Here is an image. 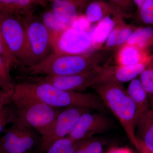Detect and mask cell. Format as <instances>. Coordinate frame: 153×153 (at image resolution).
Here are the masks:
<instances>
[{"instance_id":"40","label":"cell","mask_w":153,"mask_h":153,"mask_svg":"<svg viewBox=\"0 0 153 153\" xmlns=\"http://www.w3.org/2000/svg\"><path fill=\"white\" fill-rule=\"evenodd\" d=\"M152 67H153V66H152Z\"/></svg>"},{"instance_id":"15","label":"cell","mask_w":153,"mask_h":153,"mask_svg":"<svg viewBox=\"0 0 153 153\" xmlns=\"http://www.w3.org/2000/svg\"><path fill=\"white\" fill-rule=\"evenodd\" d=\"M124 18L121 16H108L97 23L93 30L91 32L93 49H101L118 22Z\"/></svg>"},{"instance_id":"4","label":"cell","mask_w":153,"mask_h":153,"mask_svg":"<svg viewBox=\"0 0 153 153\" xmlns=\"http://www.w3.org/2000/svg\"><path fill=\"white\" fill-rule=\"evenodd\" d=\"M9 99L15 108L12 123L22 124L34 129L41 137L51 128L61 110L24 94L12 93Z\"/></svg>"},{"instance_id":"23","label":"cell","mask_w":153,"mask_h":153,"mask_svg":"<svg viewBox=\"0 0 153 153\" xmlns=\"http://www.w3.org/2000/svg\"><path fill=\"white\" fill-rule=\"evenodd\" d=\"M12 65L0 56V87L9 97L14 87L10 74Z\"/></svg>"},{"instance_id":"8","label":"cell","mask_w":153,"mask_h":153,"mask_svg":"<svg viewBox=\"0 0 153 153\" xmlns=\"http://www.w3.org/2000/svg\"><path fill=\"white\" fill-rule=\"evenodd\" d=\"M22 18L26 27L30 50L36 64L53 53L51 52V33L42 20L35 16L33 13Z\"/></svg>"},{"instance_id":"30","label":"cell","mask_w":153,"mask_h":153,"mask_svg":"<svg viewBox=\"0 0 153 153\" xmlns=\"http://www.w3.org/2000/svg\"><path fill=\"white\" fill-rule=\"evenodd\" d=\"M91 24L84 14H80L71 23L69 27L81 31H89Z\"/></svg>"},{"instance_id":"9","label":"cell","mask_w":153,"mask_h":153,"mask_svg":"<svg viewBox=\"0 0 153 153\" xmlns=\"http://www.w3.org/2000/svg\"><path fill=\"white\" fill-rule=\"evenodd\" d=\"M12 124L0 138V151L3 153L29 152L37 143L35 129L17 123Z\"/></svg>"},{"instance_id":"6","label":"cell","mask_w":153,"mask_h":153,"mask_svg":"<svg viewBox=\"0 0 153 153\" xmlns=\"http://www.w3.org/2000/svg\"><path fill=\"white\" fill-rule=\"evenodd\" d=\"M113 75V67L99 66L90 71L67 76H30V81L46 82L67 91H82L103 82Z\"/></svg>"},{"instance_id":"33","label":"cell","mask_w":153,"mask_h":153,"mask_svg":"<svg viewBox=\"0 0 153 153\" xmlns=\"http://www.w3.org/2000/svg\"><path fill=\"white\" fill-rule=\"evenodd\" d=\"M107 153H133L131 150L126 147H115L110 149Z\"/></svg>"},{"instance_id":"17","label":"cell","mask_w":153,"mask_h":153,"mask_svg":"<svg viewBox=\"0 0 153 153\" xmlns=\"http://www.w3.org/2000/svg\"><path fill=\"white\" fill-rule=\"evenodd\" d=\"M126 91L136 107L137 125L140 119L150 110L148 96L140 79L137 78L131 81Z\"/></svg>"},{"instance_id":"18","label":"cell","mask_w":153,"mask_h":153,"mask_svg":"<svg viewBox=\"0 0 153 153\" xmlns=\"http://www.w3.org/2000/svg\"><path fill=\"white\" fill-rule=\"evenodd\" d=\"M51 1V10L59 21L67 26L70 25L82 14L76 6L68 0H52Z\"/></svg>"},{"instance_id":"37","label":"cell","mask_w":153,"mask_h":153,"mask_svg":"<svg viewBox=\"0 0 153 153\" xmlns=\"http://www.w3.org/2000/svg\"><path fill=\"white\" fill-rule=\"evenodd\" d=\"M0 153H3L2 152H1V151H0Z\"/></svg>"},{"instance_id":"5","label":"cell","mask_w":153,"mask_h":153,"mask_svg":"<svg viewBox=\"0 0 153 153\" xmlns=\"http://www.w3.org/2000/svg\"><path fill=\"white\" fill-rule=\"evenodd\" d=\"M0 30L9 49L25 67L35 64L22 17L0 10Z\"/></svg>"},{"instance_id":"26","label":"cell","mask_w":153,"mask_h":153,"mask_svg":"<svg viewBox=\"0 0 153 153\" xmlns=\"http://www.w3.org/2000/svg\"><path fill=\"white\" fill-rule=\"evenodd\" d=\"M42 19V22L49 31H58L59 34L69 27L59 21L51 10L47 11L44 13Z\"/></svg>"},{"instance_id":"31","label":"cell","mask_w":153,"mask_h":153,"mask_svg":"<svg viewBox=\"0 0 153 153\" xmlns=\"http://www.w3.org/2000/svg\"><path fill=\"white\" fill-rule=\"evenodd\" d=\"M110 1L111 2L121 10L129 15L130 12L133 6L132 0H110Z\"/></svg>"},{"instance_id":"16","label":"cell","mask_w":153,"mask_h":153,"mask_svg":"<svg viewBox=\"0 0 153 153\" xmlns=\"http://www.w3.org/2000/svg\"><path fill=\"white\" fill-rule=\"evenodd\" d=\"M136 27L127 24L122 19L118 22L102 48V51L118 49L125 44Z\"/></svg>"},{"instance_id":"14","label":"cell","mask_w":153,"mask_h":153,"mask_svg":"<svg viewBox=\"0 0 153 153\" xmlns=\"http://www.w3.org/2000/svg\"><path fill=\"white\" fill-rule=\"evenodd\" d=\"M135 134L138 146H141L153 153V112L152 110L140 119L136 126Z\"/></svg>"},{"instance_id":"13","label":"cell","mask_w":153,"mask_h":153,"mask_svg":"<svg viewBox=\"0 0 153 153\" xmlns=\"http://www.w3.org/2000/svg\"><path fill=\"white\" fill-rule=\"evenodd\" d=\"M115 60L117 66H130L141 63L151 64L153 57L147 50L125 44L117 49Z\"/></svg>"},{"instance_id":"19","label":"cell","mask_w":153,"mask_h":153,"mask_svg":"<svg viewBox=\"0 0 153 153\" xmlns=\"http://www.w3.org/2000/svg\"><path fill=\"white\" fill-rule=\"evenodd\" d=\"M38 4L37 0H0V10L24 17L33 13V7Z\"/></svg>"},{"instance_id":"38","label":"cell","mask_w":153,"mask_h":153,"mask_svg":"<svg viewBox=\"0 0 153 153\" xmlns=\"http://www.w3.org/2000/svg\"><path fill=\"white\" fill-rule=\"evenodd\" d=\"M151 110H152V111L153 112V108H152V109Z\"/></svg>"},{"instance_id":"11","label":"cell","mask_w":153,"mask_h":153,"mask_svg":"<svg viewBox=\"0 0 153 153\" xmlns=\"http://www.w3.org/2000/svg\"><path fill=\"white\" fill-rule=\"evenodd\" d=\"M59 53L77 55L93 49L90 31H81L69 27L59 34L57 41Z\"/></svg>"},{"instance_id":"39","label":"cell","mask_w":153,"mask_h":153,"mask_svg":"<svg viewBox=\"0 0 153 153\" xmlns=\"http://www.w3.org/2000/svg\"><path fill=\"white\" fill-rule=\"evenodd\" d=\"M4 104H5V103H4ZM3 105H4V104H3ZM1 105V106H0V107H1V106H2V105Z\"/></svg>"},{"instance_id":"41","label":"cell","mask_w":153,"mask_h":153,"mask_svg":"<svg viewBox=\"0 0 153 153\" xmlns=\"http://www.w3.org/2000/svg\"><path fill=\"white\" fill-rule=\"evenodd\" d=\"M29 153V152H28V153Z\"/></svg>"},{"instance_id":"7","label":"cell","mask_w":153,"mask_h":153,"mask_svg":"<svg viewBox=\"0 0 153 153\" xmlns=\"http://www.w3.org/2000/svg\"><path fill=\"white\" fill-rule=\"evenodd\" d=\"M92 111L82 107H72L61 110L51 128L41 137L39 147L40 152L44 153L56 141L67 137L80 116Z\"/></svg>"},{"instance_id":"29","label":"cell","mask_w":153,"mask_h":153,"mask_svg":"<svg viewBox=\"0 0 153 153\" xmlns=\"http://www.w3.org/2000/svg\"><path fill=\"white\" fill-rule=\"evenodd\" d=\"M0 56L12 66L20 63L18 59L11 52L0 30Z\"/></svg>"},{"instance_id":"12","label":"cell","mask_w":153,"mask_h":153,"mask_svg":"<svg viewBox=\"0 0 153 153\" xmlns=\"http://www.w3.org/2000/svg\"><path fill=\"white\" fill-rule=\"evenodd\" d=\"M84 15L91 24L97 23L108 16H121L126 18L128 15L111 2L104 0H92L88 3Z\"/></svg>"},{"instance_id":"35","label":"cell","mask_w":153,"mask_h":153,"mask_svg":"<svg viewBox=\"0 0 153 153\" xmlns=\"http://www.w3.org/2000/svg\"><path fill=\"white\" fill-rule=\"evenodd\" d=\"M132 1L134 4L137 6V7L138 9L147 0H132Z\"/></svg>"},{"instance_id":"3","label":"cell","mask_w":153,"mask_h":153,"mask_svg":"<svg viewBox=\"0 0 153 153\" xmlns=\"http://www.w3.org/2000/svg\"><path fill=\"white\" fill-rule=\"evenodd\" d=\"M100 53L69 55L54 52L35 65L25 67L30 76H67L83 73L100 66Z\"/></svg>"},{"instance_id":"28","label":"cell","mask_w":153,"mask_h":153,"mask_svg":"<svg viewBox=\"0 0 153 153\" xmlns=\"http://www.w3.org/2000/svg\"><path fill=\"white\" fill-rule=\"evenodd\" d=\"M102 144L94 139H88L74 153H102Z\"/></svg>"},{"instance_id":"21","label":"cell","mask_w":153,"mask_h":153,"mask_svg":"<svg viewBox=\"0 0 153 153\" xmlns=\"http://www.w3.org/2000/svg\"><path fill=\"white\" fill-rule=\"evenodd\" d=\"M151 64L141 63L130 66H116L113 67L114 76L118 82L121 83L131 81Z\"/></svg>"},{"instance_id":"20","label":"cell","mask_w":153,"mask_h":153,"mask_svg":"<svg viewBox=\"0 0 153 153\" xmlns=\"http://www.w3.org/2000/svg\"><path fill=\"white\" fill-rule=\"evenodd\" d=\"M126 44L147 50L153 46V27L136 28Z\"/></svg>"},{"instance_id":"22","label":"cell","mask_w":153,"mask_h":153,"mask_svg":"<svg viewBox=\"0 0 153 153\" xmlns=\"http://www.w3.org/2000/svg\"><path fill=\"white\" fill-rule=\"evenodd\" d=\"M87 140L75 141L67 136L56 141L44 153H74Z\"/></svg>"},{"instance_id":"1","label":"cell","mask_w":153,"mask_h":153,"mask_svg":"<svg viewBox=\"0 0 153 153\" xmlns=\"http://www.w3.org/2000/svg\"><path fill=\"white\" fill-rule=\"evenodd\" d=\"M13 93L34 97L55 108L82 107L100 112L106 110V106L97 93L62 90L46 82H20L14 85Z\"/></svg>"},{"instance_id":"27","label":"cell","mask_w":153,"mask_h":153,"mask_svg":"<svg viewBox=\"0 0 153 153\" xmlns=\"http://www.w3.org/2000/svg\"><path fill=\"white\" fill-rule=\"evenodd\" d=\"M138 10L141 20L153 27V0H147Z\"/></svg>"},{"instance_id":"34","label":"cell","mask_w":153,"mask_h":153,"mask_svg":"<svg viewBox=\"0 0 153 153\" xmlns=\"http://www.w3.org/2000/svg\"><path fill=\"white\" fill-rule=\"evenodd\" d=\"M9 97L3 91H0V106L8 101Z\"/></svg>"},{"instance_id":"32","label":"cell","mask_w":153,"mask_h":153,"mask_svg":"<svg viewBox=\"0 0 153 153\" xmlns=\"http://www.w3.org/2000/svg\"><path fill=\"white\" fill-rule=\"evenodd\" d=\"M38 1L40 2L41 4H44V0H38ZM68 1L74 4L79 9V10L82 12L85 8L89 0H68Z\"/></svg>"},{"instance_id":"36","label":"cell","mask_w":153,"mask_h":153,"mask_svg":"<svg viewBox=\"0 0 153 153\" xmlns=\"http://www.w3.org/2000/svg\"><path fill=\"white\" fill-rule=\"evenodd\" d=\"M138 152L139 153H153L147 150L146 149L143 148V147L141 146H139Z\"/></svg>"},{"instance_id":"24","label":"cell","mask_w":153,"mask_h":153,"mask_svg":"<svg viewBox=\"0 0 153 153\" xmlns=\"http://www.w3.org/2000/svg\"><path fill=\"white\" fill-rule=\"evenodd\" d=\"M140 80L149 99L150 106L153 108V68L148 66L140 74Z\"/></svg>"},{"instance_id":"25","label":"cell","mask_w":153,"mask_h":153,"mask_svg":"<svg viewBox=\"0 0 153 153\" xmlns=\"http://www.w3.org/2000/svg\"><path fill=\"white\" fill-rule=\"evenodd\" d=\"M15 108L10 100L0 107V134L6 126L12 123L15 118Z\"/></svg>"},{"instance_id":"2","label":"cell","mask_w":153,"mask_h":153,"mask_svg":"<svg viewBox=\"0 0 153 153\" xmlns=\"http://www.w3.org/2000/svg\"><path fill=\"white\" fill-rule=\"evenodd\" d=\"M92 88L107 108L119 121L128 139L137 150L138 144L135 134L136 107L122 83L113 75Z\"/></svg>"},{"instance_id":"10","label":"cell","mask_w":153,"mask_h":153,"mask_svg":"<svg viewBox=\"0 0 153 153\" xmlns=\"http://www.w3.org/2000/svg\"><path fill=\"white\" fill-rule=\"evenodd\" d=\"M92 111L85 112L80 116L67 137L77 141L91 138L95 135L105 133L112 129V121L104 112Z\"/></svg>"}]
</instances>
